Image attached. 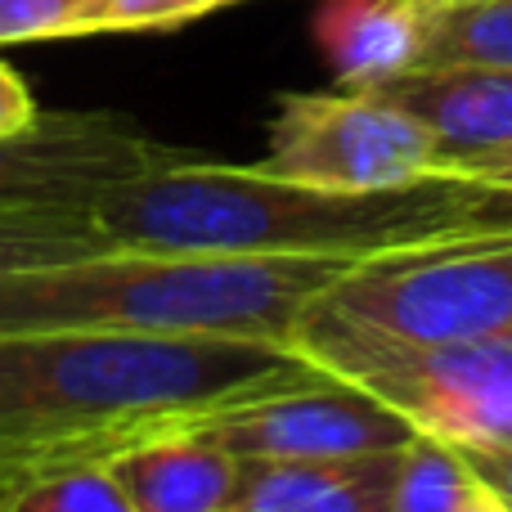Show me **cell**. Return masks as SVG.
<instances>
[{
    "label": "cell",
    "instance_id": "obj_1",
    "mask_svg": "<svg viewBox=\"0 0 512 512\" xmlns=\"http://www.w3.org/2000/svg\"><path fill=\"white\" fill-rule=\"evenodd\" d=\"M292 346L176 333L0 337V495L315 382Z\"/></svg>",
    "mask_w": 512,
    "mask_h": 512
},
{
    "label": "cell",
    "instance_id": "obj_10",
    "mask_svg": "<svg viewBox=\"0 0 512 512\" xmlns=\"http://www.w3.org/2000/svg\"><path fill=\"white\" fill-rule=\"evenodd\" d=\"M239 468V454L203 427L158 436L108 463L135 512H225L239 490Z\"/></svg>",
    "mask_w": 512,
    "mask_h": 512
},
{
    "label": "cell",
    "instance_id": "obj_15",
    "mask_svg": "<svg viewBox=\"0 0 512 512\" xmlns=\"http://www.w3.org/2000/svg\"><path fill=\"white\" fill-rule=\"evenodd\" d=\"M0 512H135L108 463L68 468L0 495Z\"/></svg>",
    "mask_w": 512,
    "mask_h": 512
},
{
    "label": "cell",
    "instance_id": "obj_7",
    "mask_svg": "<svg viewBox=\"0 0 512 512\" xmlns=\"http://www.w3.org/2000/svg\"><path fill=\"white\" fill-rule=\"evenodd\" d=\"M185 158L113 113H36L0 135V207H95L104 189Z\"/></svg>",
    "mask_w": 512,
    "mask_h": 512
},
{
    "label": "cell",
    "instance_id": "obj_5",
    "mask_svg": "<svg viewBox=\"0 0 512 512\" xmlns=\"http://www.w3.org/2000/svg\"><path fill=\"white\" fill-rule=\"evenodd\" d=\"M288 346L319 373L378 396L418 436L463 454L512 445V337L418 346L301 319Z\"/></svg>",
    "mask_w": 512,
    "mask_h": 512
},
{
    "label": "cell",
    "instance_id": "obj_11",
    "mask_svg": "<svg viewBox=\"0 0 512 512\" xmlns=\"http://www.w3.org/2000/svg\"><path fill=\"white\" fill-rule=\"evenodd\" d=\"M423 14V0H328L315 32L333 59L337 81L364 90L418 68Z\"/></svg>",
    "mask_w": 512,
    "mask_h": 512
},
{
    "label": "cell",
    "instance_id": "obj_12",
    "mask_svg": "<svg viewBox=\"0 0 512 512\" xmlns=\"http://www.w3.org/2000/svg\"><path fill=\"white\" fill-rule=\"evenodd\" d=\"M113 248L117 243L104 234L90 207H0V270L54 265Z\"/></svg>",
    "mask_w": 512,
    "mask_h": 512
},
{
    "label": "cell",
    "instance_id": "obj_19",
    "mask_svg": "<svg viewBox=\"0 0 512 512\" xmlns=\"http://www.w3.org/2000/svg\"><path fill=\"white\" fill-rule=\"evenodd\" d=\"M468 463L477 468V477L486 481L495 495L508 499L512 508V445H499V450H481V454H468Z\"/></svg>",
    "mask_w": 512,
    "mask_h": 512
},
{
    "label": "cell",
    "instance_id": "obj_8",
    "mask_svg": "<svg viewBox=\"0 0 512 512\" xmlns=\"http://www.w3.org/2000/svg\"><path fill=\"white\" fill-rule=\"evenodd\" d=\"M207 436L239 459H306V463H342L369 454L400 450L414 441V427L387 409L378 396L351 387L342 378H315L301 387L248 400L230 414L212 418Z\"/></svg>",
    "mask_w": 512,
    "mask_h": 512
},
{
    "label": "cell",
    "instance_id": "obj_2",
    "mask_svg": "<svg viewBox=\"0 0 512 512\" xmlns=\"http://www.w3.org/2000/svg\"><path fill=\"white\" fill-rule=\"evenodd\" d=\"M90 212L126 252L328 261H369L454 234L512 230V194L454 171L396 189H319L189 153L104 189Z\"/></svg>",
    "mask_w": 512,
    "mask_h": 512
},
{
    "label": "cell",
    "instance_id": "obj_3",
    "mask_svg": "<svg viewBox=\"0 0 512 512\" xmlns=\"http://www.w3.org/2000/svg\"><path fill=\"white\" fill-rule=\"evenodd\" d=\"M351 261L216 252H95L0 270V337L176 333L288 346Z\"/></svg>",
    "mask_w": 512,
    "mask_h": 512
},
{
    "label": "cell",
    "instance_id": "obj_14",
    "mask_svg": "<svg viewBox=\"0 0 512 512\" xmlns=\"http://www.w3.org/2000/svg\"><path fill=\"white\" fill-rule=\"evenodd\" d=\"M481 490L468 454L432 436H414L396 450L387 481V512H459Z\"/></svg>",
    "mask_w": 512,
    "mask_h": 512
},
{
    "label": "cell",
    "instance_id": "obj_4",
    "mask_svg": "<svg viewBox=\"0 0 512 512\" xmlns=\"http://www.w3.org/2000/svg\"><path fill=\"white\" fill-rule=\"evenodd\" d=\"M301 319L418 346L512 337V230L351 261Z\"/></svg>",
    "mask_w": 512,
    "mask_h": 512
},
{
    "label": "cell",
    "instance_id": "obj_22",
    "mask_svg": "<svg viewBox=\"0 0 512 512\" xmlns=\"http://www.w3.org/2000/svg\"><path fill=\"white\" fill-rule=\"evenodd\" d=\"M427 5H459V0H427Z\"/></svg>",
    "mask_w": 512,
    "mask_h": 512
},
{
    "label": "cell",
    "instance_id": "obj_13",
    "mask_svg": "<svg viewBox=\"0 0 512 512\" xmlns=\"http://www.w3.org/2000/svg\"><path fill=\"white\" fill-rule=\"evenodd\" d=\"M454 63L512 68V0L427 5L418 68H454Z\"/></svg>",
    "mask_w": 512,
    "mask_h": 512
},
{
    "label": "cell",
    "instance_id": "obj_20",
    "mask_svg": "<svg viewBox=\"0 0 512 512\" xmlns=\"http://www.w3.org/2000/svg\"><path fill=\"white\" fill-rule=\"evenodd\" d=\"M454 176H472V180H481V185H495V189H504V194H512V153H495V158H486V162H472V167L454 171Z\"/></svg>",
    "mask_w": 512,
    "mask_h": 512
},
{
    "label": "cell",
    "instance_id": "obj_9",
    "mask_svg": "<svg viewBox=\"0 0 512 512\" xmlns=\"http://www.w3.org/2000/svg\"><path fill=\"white\" fill-rule=\"evenodd\" d=\"M364 90L409 108L436 135V171H463L495 153H512V68H414Z\"/></svg>",
    "mask_w": 512,
    "mask_h": 512
},
{
    "label": "cell",
    "instance_id": "obj_6",
    "mask_svg": "<svg viewBox=\"0 0 512 512\" xmlns=\"http://www.w3.org/2000/svg\"><path fill=\"white\" fill-rule=\"evenodd\" d=\"M256 167L319 189H396L436 171V135L378 90L283 95Z\"/></svg>",
    "mask_w": 512,
    "mask_h": 512
},
{
    "label": "cell",
    "instance_id": "obj_17",
    "mask_svg": "<svg viewBox=\"0 0 512 512\" xmlns=\"http://www.w3.org/2000/svg\"><path fill=\"white\" fill-rule=\"evenodd\" d=\"M225 5H239V0H104L95 32H162Z\"/></svg>",
    "mask_w": 512,
    "mask_h": 512
},
{
    "label": "cell",
    "instance_id": "obj_18",
    "mask_svg": "<svg viewBox=\"0 0 512 512\" xmlns=\"http://www.w3.org/2000/svg\"><path fill=\"white\" fill-rule=\"evenodd\" d=\"M36 113H41V108H36L32 90H27L23 77L0 59V135H14V131H23V126H32Z\"/></svg>",
    "mask_w": 512,
    "mask_h": 512
},
{
    "label": "cell",
    "instance_id": "obj_16",
    "mask_svg": "<svg viewBox=\"0 0 512 512\" xmlns=\"http://www.w3.org/2000/svg\"><path fill=\"white\" fill-rule=\"evenodd\" d=\"M104 0H0V45L95 36Z\"/></svg>",
    "mask_w": 512,
    "mask_h": 512
},
{
    "label": "cell",
    "instance_id": "obj_21",
    "mask_svg": "<svg viewBox=\"0 0 512 512\" xmlns=\"http://www.w3.org/2000/svg\"><path fill=\"white\" fill-rule=\"evenodd\" d=\"M459 512H512V508H508V499H504V495H495V490H490L486 481H481V490H477V495H472Z\"/></svg>",
    "mask_w": 512,
    "mask_h": 512
}]
</instances>
